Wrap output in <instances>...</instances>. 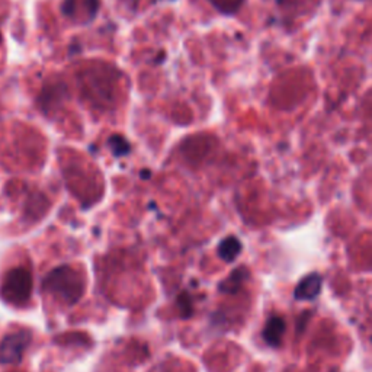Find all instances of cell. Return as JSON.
I'll return each mask as SVG.
<instances>
[{"instance_id": "1", "label": "cell", "mask_w": 372, "mask_h": 372, "mask_svg": "<svg viewBox=\"0 0 372 372\" xmlns=\"http://www.w3.org/2000/svg\"><path fill=\"white\" fill-rule=\"evenodd\" d=\"M43 290L57 301L71 307L83 299L86 279L79 269L70 265H61L45 275Z\"/></svg>"}, {"instance_id": "2", "label": "cell", "mask_w": 372, "mask_h": 372, "mask_svg": "<svg viewBox=\"0 0 372 372\" xmlns=\"http://www.w3.org/2000/svg\"><path fill=\"white\" fill-rule=\"evenodd\" d=\"M34 277L28 268L18 266L9 269L0 285V297L10 305H23L31 300Z\"/></svg>"}, {"instance_id": "3", "label": "cell", "mask_w": 372, "mask_h": 372, "mask_svg": "<svg viewBox=\"0 0 372 372\" xmlns=\"http://www.w3.org/2000/svg\"><path fill=\"white\" fill-rule=\"evenodd\" d=\"M32 342V333L28 329H16L0 340V365L21 364L22 358Z\"/></svg>"}, {"instance_id": "4", "label": "cell", "mask_w": 372, "mask_h": 372, "mask_svg": "<svg viewBox=\"0 0 372 372\" xmlns=\"http://www.w3.org/2000/svg\"><path fill=\"white\" fill-rule=\"evenodd\" d=\"M63 14L76 22L92 21L99 10V0H63Z\"/></svg>"}, {"instance_id": "5", "label": "cell", "mask_w": 372, "mask_h": 372, "mask_svg": "<svg viewBox=\"0 0 372 372\" xmlns=\"http://www.w3.org/2000/svg\"><path fill=\"white\" fill-rule=\"evenodd\" d=\"M321 285H323V278H321L318 274H310L304 277L299 282V285H297L294 297L297 300H301V301H313L318 297L321 291Z\"/></svg>"}, {"instance_id": "6", "label": "cell", "mask_w": 372, "mask_h": 372, "mask_svg": "<svg viewBox=\"0 0 372 372\" xmlns=\"http://www.w3.org/2000/svg\"><path fill=\"white\" fill-rule=\"evenodd\" d=\"M285 321L279 316H272L265 325L262 336L270 348H279L282 345L283 333H285Z\"/></svg>"}, {"instance_id": "7", "label": "cell", "mask_w": 372, "mask_h": 372, "mask_svg": "<svg viewBox=\"0 0 372 372\" xmlns=\"http://www.w3.org/2000/svg\"><path fill=\"white\" fill-rule=\"evenodd\" d=\"M66 95V86L63 83H56L51 80V84H45L43 89V95L40 96V105L44 111L56 106L57 104L63 102Z\"/></svg>"}, {"instance_id": "8", "label": "cell", "mask_w": 372, "mask_h": 372, "mask_svg": "<svg viewBox=\"0 0 372 372\" xmlns=\"http://www.w3.org/2000/svg\"><path fill=\"white\" fill-rule=\"evenodd\" d=\"M247 277H249V270H247L244 266L235 268L231 272V274L218 285L220 292L235 294V292H237L243 287V283L247 279Z\"/></svg>"}, {"instance_id": "9", "label": "cell", "mask_w": 372, "mask_h": 372, "mask_svg": "<svg viewBox=\"0 0 372 372\" xmlns=\"http://www.w3.org/2000/svg\"><path fill=\"white\" fill-rule=\"evenodd\" d=\"M242 249H243L242 242L237 237H234V235H229V237L220 242L217 253L224 262L230 264L237 259V256L242 253Z\"/></svg>"}, {"instance_id": "10", "label": "cell", "mask_w": 372, "mask_h": 372, "mask_svg": "<svg viewBox=\"0 0 372 372\" xmlns=\"http://www.w3.org/2000/svg\"><path fill=\"white\" fill-rule=\"evenodd\" d=\"M108 147L109 150L113 152L114 156L117 157H124L127 156L131 152V144L127 141V139L124 135L114 134L108 139Z\"/></svg>"}, {"instance_id": "11", "label": "cell", "mask_w": 372, "mask_h": 372, "mask_svg": "<svg viewBox=\"0 0 372 372\" xmlns=\"http://www.w3.org/2000/svg\"><path fill=\"white\" fill-rule=\"evenodd\" d=\"M209 3L213 5L218 12L224 15H233L235 12H239L243 6L244 0H209Z\"/></svg>"}, {"instance_id": "12", "label": "cell", "mask_w": 372, "mask_h": 372, "mask_svg": "<svg viewBox=\"0 0 372 372\" xmlns=\"http://www.w3.org/2000/svg\"><path fill=\"white\" fill-rule=\"evenodd\" d=\"M176 304H178V308H179V316L182 318H189L194 313V305H192V299L191 295L188 292H182L178 300H176Z\"/></svg>"}, {"instance_id": "13", "label": "cell", "mask_w": 372, "mask_h": 372, "mask_svg": "<svg viewBox=\"0 0 372 372\" xmlns=\"http://www.w3.org/2000/svg\"><path fill=\"white\" fill-rule=\"evenodd\" d=\"M141 178L144 179V178H150V172H143L141 173Z\"/></svg>"}, {"instance_id": "14", "label": "cell", "mask_w": 372, "mask_h": 372, "mask_svg": "<svg viewBox=\"0 0 372 372\" xmlns=\"http://www.w3.org/2000/svg\"><path fill=\"white\" fill-rule=\"evenodd\" d=\"M0 41H2V34H0Z\"/></svg>"}, {"instance_id": "15", "label": "cell", "mask_w": 372, "mask_h": 372, "mask_svg": "<svg viewBox=\"0 0 372 372\" xmlns=\"http://www.w3.org/2000/svg\"><path fill=\"white\" fill-rule=\"evenodd\" d=\"M14 372H16V371H14Z\"/></svg>"}]
</instances>
